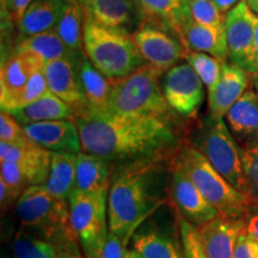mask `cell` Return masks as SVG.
<instances>
[{
	"instance_id": "cell-1",
	"label": "cell",
	"mask_w": 258,
	"mask_h": 258,
	"mask_svg": "<svg viewBox=\"0 0 258 258\" xmlns=\"http://www.w3.org/2000/svg\"><path fill=\"white\" fill-rule=\"evenodd\" d=\"M82 152L110 163L167 157L179 146L176 122L152 116L124 115L88 106L76 112Z\"/></svg>"
},
{
	"instance_id": "cell-2",
	"label": "cell",
	"mask_w": 258,
	"mask_h": 258,
	"mask_svg": "<svg viewBox=\"0 0 258 258\" xmlns=\"http://www.w3.org/2000/svg\"><path fill=\"white\" fill-rule=\"evenodd\" d=\"M172 156L115 164L108 195L109 230L132 239L139 226L164 202L160 176L163 163Z\"/></svg>"
},
{
	"instance_id": "cell-3",
	"label": "cell",
	"mask_w": 258,
	"mask_h": 258,
	"mask_svg": "<svg viewBox=\"0 0 258 258\" xmlns=\"http://www.w3.org/2000/svg\"><path fill=\"white\" fill-rule=\"evenodd\" d=\"M172 165L191 180L219 215L246 219L252 208L247 196L232 186L191 144L180 143L172 156Z\"/></svg>"
},
{
	"instance_id": "cell-4",
	"label": "cell",
	"mask_w": 258,
	"mask_h": 258,
	"mask_svg": "<svg viewBox=\"0 0 258 258\" xmlns=\"http://www.w3.org/2000/svg\"><path fill=\"white\" fill-rule=\"evenodd\" d=\"M83 50L90 62L112 82L125 78L147 63L132 32L102 27L90 21L84 23Z\"/></svg>"
},
{
	"instance_id": "cell-5",
	"label": "cell",
	"mask_w": 258,
	"mask_h": 258,
	"mask_svg": "<svg viewBox=\"0 0 258 258\" xmlns=\"http://www.w3.org/2000/svg\"><path fill=\"white\" fill-rule=\"evenodd\" d=\"M164 73L152 64L145 63L125 78L114 80L108 110L176 122L177 114L167 103L160 84Z\"/></svg>"
},
{
	"instance_id": "cell-6",
	"label": "cell",
	"mask_w": 258,
	"mask_h": 258,
	"mask_svg": "<svg viewBox=\"0 0 258 258\" xmlns=\"http://www.w3.org/2000/svg\"><path fill=\"white\" fill-rule=\"evenodd\" d=\"M189 143L232 186L246 192L239 146L224 118H214L208 114L194 128Z\"/></svg>"
},
{
	"instance_id": "cell-7",
	"label": "cell",
	"mask_w": 258,
	"mask_h": 258,
	"mask_svg": "<svg viewBox=\"0 0 258 258\" xmlns=\"http://www.w3.org/2000/svg\"><path fill=\"white\" fill-rule=\"evenodd\" d=\"M108 192H83L73 189L69 201L71 224L85 258H98L108 237Z\"/></svg>"
},
{
	"instance_id": "cell-8",
	"label": "cell",
	"mask_w": 258,
	"mask_h": 258,
	"mask_svg": "<svg viewBox=\"0 0 258 258\" xmlns=\"http://www.w3.org/2000/svg\"><path fill=\"white\" fill-rule=\"evenodd\" d=\"M16 212L22 227L30 230L51 233L73 228L69 201L50 194L44 185L29 186L19 196Z\"/></svg>"
},
{
	"instance_id": "cell-9",
	"label": "cell",
	"mask_w": 258,
	"mask_h": 258,
	"mask_svg": "<svg viewBox=\"0 0 258 258\" xmlns=\"http://www.w3.org/2000/svg\"><path fill=\"white\" fill-rule=\"evenodd\" d=\"M73 228L46 233L21 227L12 240L14 258H85Z\"/></svg>"
},
{
	"instance_id": "cell-10",
	"label": "cell",
	"mask_w": 258,
	"mask_h": 258,
	"mask_svg": "<svg viewBox=\"0 0 258 258\" xmlns=\"http://www.w3.org/2000/svg\"><path fill=\"white\" fill-rule=\"evenodd\" d=\"M132 35L145 61L164 72L178 64L188 54L178 35L166 25L144 21Z\"/></svg>"
},
{
	"instance_id": "cell-11",
	"label": "cell",
	"mask_w": 258,
	"mask_h": 258,
	"mask_svg": "<svg viewBox=\"0 0 258 258\" xmlns=\"http://www.w3.org/2000/svg\"><path fill=\"white\" fill-rule=\"evenodd\" d=\"M225 30L230 62L241 67L252 76L256 15L246 0H240L239 4L226 14Z\"/></svg>"
},
{
	"instance_id": "cell-12",
	"label": "cell",
	"mask_w": 258,
	"mask_h": 258,
	"mask_svg": "<svg viewBox=\"0 0 258 258\" xmlns=\"http://www.w3.org/2000/svg\"><path fill=\"white\" fill-rule=\"evenodd\" d=\"M161 86L171 109L183 117L195 115L205 101V85L188 62L166 71Z\"/></svg>"
},
{
	"instance_id": "cell-13",
	"label": "cell",
	"mask_w": 258,
	"mask_h": 258,
	"mask_svg": "<svg viewBox=\"0 0 258 258\" xmlns=\"http://www.w3.org/2000/svg\"><path fill=\"white\" fill-rule=\"evenodd\" d=\"M46 61L31 53H15L6 59L0 71V106L11 112L19 106L21 96L31 74L43 69Z\"/></svg>"
},
{
	"instance_id": "cell-14",
	"label": "cell",
	"mask_w": 258,
	"mask_h": 258,
	"mask_svg": "<svg viewBox=\"0 0 258 258\" xmlns=\"http://www.w3.org/2000/svg\"><path fill=\"white\" fill-rule=\"evenodd\" d=\"M78 3L85 21L102 27L132 32V29L137 30L144 22L138 0H78Z\"/></svg>"
},
{
	"instance_id": "cell-15",
	"label": "cell",
	"mask_w": 258,
	"mask_h": 258,
	"mask_svg": "<svg viewBox=\"0 0 258 258\" xmlns=\"http://www.w3.org/2000/svg\"><path fill=\"white\" fill-rule=\"evenodd\" d=\"M171 198L176 211L195 226H201L218 217V212L201 191L176 166L171 159Z\"/></svg>"
},
{
	"instance_id": "cell-16",
	"label": "cell",
	"mask_w": 258,
	"mask_h": 258,
	"mask_svg": "<svg viewBox=\"0 0 258 258\" xmlns=\"http://www.w3.org/2000/svg\"><path fill=\"white\" fill-rule=\"evenodd\" d=\"M25 134L50 152L73 153L82 152L79 131L73 120H57L37 122L23 125Z\"/></svg>"
},
{
	"instance_id": "cell-17",
	"label": "cell",
	"mask_w": 258,
	"mask_h": 258,
	"mask_svg": "<svg viewBox=\"0 0 258 258\" xmlns=\"http://www.w3.org/2000/svg\"><path fill=\"white\" fill-rule=\"evenodd\" d=\"M246 219H231L218 215L213 220L196 226L208 258H233L239 235L245 231Z\"/></svg>"
},
{
	"instance_id": "cell-18",
	"label": "cell",
	"mask_w": 258,
	"mask_h": 258,
	"mask_svg": "<svg viewBox=\"0 0 258 258\" xmlns=\"http://www.w3.org/2000/svg\"><path fill=\"white\" fill-rule=\"evenodd\" d=\"M53 152L46 150L30 139L22 143L0 141V161H12L28 171L31 185L46 184L50 172Z\"/></svg>"
},
{
	"instance_id": "cell-19",
	"label": "cell",
	"mask_w": 258,
	"mask_h": 258,
	"mask_svg": "<svg viewBox=\"0 0 258 258\" xmlns=\"http://www.w3.org/2000/svg\"><path fill=\"white\" fill-rule=\"evenodd\" d=\"M251 74L237 64L225 61L217 88L208 95L209 115L214 118H225L234 103L250 86Z\"/></svg>"
},
{
	"instance_id": "cell-20",
	"label": "cell",
	"mask_w": 258,
	"mask_h": 258,
	"mask_svg": "<svg viewBox=\"0 0 258 258\" xmlns=\"http://www.w3.org/2000/svg\"><path fill=\"white\" fill-rule=\"evenodd\" d=\"M78 62L70 59L51 60L44 63L43 69L50 92L72 105L77 111L86 106L79 78Z\"/></svg>"
},
{
	"instance_id": "cell-21",
	"label": "cell",
	"mask_w": 258,
	"mask_h": 258,
	"mask_svg": "<svg viewBox=\"0 0 258 258\" xmlns=\"http://www.w3.org/2000/svg\"><path fill=\"white\" fill-rule=\"evenodd\" d=\"M177 34L188 53L189 51H200V53H206L218 57L222 61H226L228 57L227 38H226L225 29L218 30V29L207 27V25L199 24L190 17L189 8L188 12L180 19Z\"/></svg>"
},
{
	"instance_id": "cell-22",
	"label": "cell",
	"mask_w": 258,
	"mask_h": 258,
	"mask_svg": "<svg viewBox=\"0 0 258 258\" xmlns=\"http://www.w3.org/2000/svg\"><path fill=\"white\" fill-rule=\"evenodd\" d=\"M225 120L239 147L249 146L258 141V93L256 89L249 86L230 109Z\"/></svg>"
},
{
	"instance_id": "cell-23",
	"label": "cell",
	"mask_w": 258,
	"mask_h": 258,
	"mask_svg": "<svg viewBox=\"0 0 258 258\" xmlns=\"http://www.w3.org/2000/svg\"><path fill=\"white\" fill-rule=\"evenodd\" d=\"M112 163L85 152L77 154L74 189L83 192H109Z\"/></svg>"
},
{
	"instance_id": "cell-24",
	"label": "cell",
	"mask_w": 258,
	"mask_h": 258,
	"mask_svg": "<svg viewBox=\"0 0 258 258\" xmlns=\"http://www.w3.org/2000/svg\"><path fill=\"white\" fill-rule=\"evenodd\" d=\"M132 244L143 258H184L180 238L165 230L145 228L135 232Z\"/></svg>"
},
{
	"instance_id": "cell-25",
	"label": "cell",
	"mask_w": 258,
	"mask_h": 258,
	"mask_svg": "<svg viewBox=\"0 0 258 258\" xmlns=\"http://www.w3.org/2000/svg\"><path fill=\"white\" fill-rule=\"evenodd\" d=\"M67 6L62 0H34L17 25L21 38L55 28Z\"/></svg>"
},
{
	"instance_id": "cell-26",
	"label": "cell",
	"mask_w": 258,
	"mask_h": 258,
	"mask_svg": "<svg viewBox=\"0 0 258 258\" xmlns=\"http://www.w3.org/2000/svg\"><path fill=\"white\" fill-rule=\"evenodd\" d=\"M77 110L69 103L63 102L53 93L44 96L38 101L11 111V114L22 125L37 122L73 120Z\"/></svg>"
},
{
	"instance_id": "cell-27",
	"label": "cell",
	"mask_w": 258,
	"mask_h": 258,
	"mask_svg": "<svg viewBox=\"0 0 258 258\" xmlns=\"http://www.w3.org/2000/svg\"><path fill=\"white\" fill-rule=\"evenodd\" d=\"M15 53H31L40 56L44 61L57 59H70L79 61L84 53H77L71 49L61 40L55 29H50L41 34L21 38L16 46Z\"/></svg>"
},
{
	"instance_id": "cell-28",
	"label": "cell",
	"mask_w": 258,
	"mask_h": 258,
	"mask_svg": "<svg viewBox=\"0 0 258 258\" xmlns=\"http://www.w3.org/2000/svg\"><path fill=\"white\" fill-rule=\"evenodd\" d=\"M78 72L82 89L86 99V106L95 110H108L110 101L112 80L102 74L85 54L78 62Z\"/></svg>"
},
{
	"instance_id": "cell-29",
	"label": "cell",
	"mask_w": 258,
	"mask_h": 258,
	"mask_svg": "<svg viewBox=\"0 0 258 258\" xmlns=\"http://www.w3.org/2000/svg\"><path fill=\"white\" fill-rule=\"evenodd\" d=\"M77 154L53 152L50 172L44 188L57 198L69 199L76 182Z\"/></svg>"
},
{
	"instance_id": "cell-30",
	"label": "cell",
	"mask_w": 258,
	"mask_h": 258,
	"mask_svg": "<svg viewBox=\"0 0 258 258\" xmlns=\"http://www.w3.org/2000/svg\"><path fill=\"white\" fill-rule=\"evenodd\" d=\"M138 3L144 21L166 25L176 34L180 19L188 11V5L183 0H138Z\"/></svg>"
},
{
	"instance_id": "cell-31",
	"label": "cell",
	"mask_w": 258,
	"mask_h": 258,
	"mask_svg": "<svg viewBox=\"0 0 258 258\" xmlns=\"http://www.w3.org/2000/svg\"><path fill=\"white\" fill-rule=\"evenodd\" d=\"M84 23L85 18H84L83 10L79 3H77V4H69L60 22L54 28L61 40L77 53H84Z\"/></svg>"
},
{
	"instance_id": "cell-32",
	"label": "cell",
	"mask_w": 258,
	"mask_h": 258,
	"mask_svg": "<svg viewBox=\"0 0 258 258\" xmlns=\"http://www.w3.org/2000/svg\"><path fill=\"white\" fill-rule=\"evenodd\" d=\"M185 59L186 62L198 73L203 85L207 88V93L212 92L217 88L221 77L222 63L225 61L209 55V54L200 53V51H189Z\"/></svg>"
},
{
	"instance_id": "cell-33",
	"label": "cell",
	"mask_w": 258,
	"mask_h": 258,
	"mask_svg": "<svg viewBox=\"0 0 258 258\" xmlns=\"http://www.w3.org/2000/svg\"><path fill=\"white\" fill-rule=\"evenodd\" d=\"M239 152L246 179L245 195L252 207H258V141L249 146L239 147Z\"/></svg>"
},
{
	"instance_id": "cell-34",
	"label": "cell",
	"mask_w": 258,
	"mask_h": 258,
	"mask_svg": "<svg viewBox=\"0 0 258 258\" xmlns=\"http://www.w3.org/2000/svg\"><path fill=\"white\" fill-rule=\"evenodd\" d=\"M189 14L199 24L224 30L226 15L222 14L212 0H190Z\"/></svg>"
},
{
	"instance_id": "cell-35",
	"label": "cell",
	"mask_w": 258,
	"mask_h": 258,
	"mask_svg": "<svg viewBox=\"0 0 258 258\" xmlns=\"http://www.w3.org/2000/svg\"><path fill=\"white\" fill-rule=\"evenodd\" d=\"M177 222H178L179 238L184 258H208L200 239L198 227L191 222L186 221L178 212H177Z\"/></svg>"
},
{
	"instance_id": "cell-36",
	"label": "cell",
	"mask_w": 258,
	"mask_h": 258,
	"mask_svg": "<svg viewBox=\"0 0 258 258\" xmlns=\"http://www.w3.org/2000/svg\"><path fill=\"white\" fill-rule=\"evenodd\" d=\"M0 169H2L0 179L4 180L18 195H22L29 186H31L28 171L19 164L12 161H2Z\"/></svg>"
},
{
	"instance_id": "cell-37",
	"label": "cell",
	"mask_w": 258,
	"mask_h": 258,
	"mask_svg": "<svg viewBox=\"0 0 258 258\" xmlns=\"http://www.w3.org/2000/svg\"><path fill=\"white\" fill-rule=\"evenodd\" d=\"M43 69L37 70L36 72L31 74L30 79H29L27 86H25L24 91L21 96V101H19L18 108H22V106L36 102L38 99L43 98L44 96L49 95L50 93V90H49V86H48Z\"/></svg>"
},
{
	"instance_id": "cell-38",
	"label": "cell",
	"mask_w": 258,
	"mask_h": 258,
	"mask_svg": "<svg viewBox=\"0 0 258 258\" xmlns=\"http://www.w3.org/2000/svg\"><path fill=\"white\" fill-rule=\"evenodd\" d=\"M23 125L8 111H2L0 114V141L3 143H22L27 140Z\"/></svg>"
},
{
	"instance_id": "cell-39",
	"label": "cell",
	"mask_w": 258,
	"mask_h": 258,
	"mask_svg": "<svg viewBox=\"0 0 258 258\" xmlns=\"http://www.w3.org/2000/svg\"><path fill=\"white\" fill-rule=\"evenodd\" d=\"M127 239L109 231L106 241L98 258H124L127 253Z\"/></svg>"
},
{
	"instance_id": "cell-40",
	"label": "cell",
	"mask_w": 258,
	"mask_h": 258,
	"mask_svg": "<svg viewBox=\"0 0 258 258\" xmlns=\"http://www.w3.org/2000/svg\"><path fill=\"white\" fill-rule=\"evenodd\" d=\"M233 258H258V241L243 232L235 244Z\"/></svg>"
},
{
	"instance_id": "cell-41",
	"label": "cell",
	"mask_w": 258,
	"mask_h": 258,
	"mask_svg": "<svg viewBox=\"0 0 258 258\" xmlns=\"http://www.w3.org/2000/svg\"><path fill=\"white\" fill-rule=\"evenodd\" d=\"M34 0H9L8 3V14L14 24L18 25L21 23L22 18Z\"/></svg>"
},
{
	"instance_id": "cell-42",
	"label": "cell",
	"mask_w": 258,
	"mask_h": 258,
	"mask_svg": "<svg viewBox=\"0 0 258 258\" xmlns=\"http://www.w3.org/2000/svg\"><path fill=\"white\" fill-rule=\"evenodd\" d=\"M19 196L21 195L10 188L4 180L0 179V205H2L3 213L8 212L15 205V202L17 203Z\"/></svg>"
},
{
	"instance_id": "cell-43",
	"label": "cell",
	"mask_w": 258,
	"mask_h": 258,
	"mask_svg": "<svg viewBox=\"0 0 258 258\" xmlns=\"http://www.w3.org/2000/svg\"><path fill=\"white\" fill-rule=\"evenodd\" d=\"M244 232L253 240L258 241V207H252L247 214Z\"/></svg>"
},
{
	"instance_id": "cell-44",
	"label": "cell",
	"mask_w": 258,
	"mask_h": 258,
	"mask_svg": "<svg viewBox=\"0 0 258 258\" xmlns=\"http://www.w3.org/2000/svg\"><path fill=\"white\" fill-rule=\"evenodd\" d=\"M212 2L217 5V8L220 10L222 14L226 15L227 12H230L234 6L239 4L240 0H212Z\"/></svg>"
},
{
	"instance_id": "cell-45",
	"label": "cell",
	"mask_w": 258,
	"mask_h": 258,
	"mask_svg": "<svg viewBox=\"0 0 258 258\" xmlns=\"http://www.w3.org/2000/svg\"><path fill=\"white\" fill-rule=\"evenodd\" d=\"M258 78V17L256 16V35H254V55H253V73Z\"/></svg>"
},
{
	"instance_id": "cell-46",
	"label": "cell",
	"mask_w": 258,
	"mask_h": 258,
	"mask_svg": "<svg viewBox=\"0 0 258 258\" xmlns=\"http://www.w3.org/2000/svg\"><path fill=\"white\" fill-rule=\"evenodd\" d=\"M247 4H249L250 9L252 10V12L258 17V2L257 0H246Z\"/></svg>"
},
{
	"instance_id": "cell-47",
	"label": "cell",
	"mask_w": 258,
	"mask_h": 258,
	"mask_svg": "<svg viewBox=\"0 0 258 258\" xmlns=\"http://www.w3.org/2000/svg\"><path fill=\"white\" fill-rule=\"evenodd\" d=\"M124 258H143V257H141L140 254L133 249V250H127V253H125Z\"/></svg>"
},
{
	"instance_id": "cell-48",
	"label": "cell",
	"mask_w": 258,
	"mask_h": 258,
	"mask_svg": "<svg viewBox=\"0 0 258 258\" xmlns=\"http://www.w3.org/2000/svg\"><path fill=\"white\" fill-rule=\"evenodd\" d=\"M62 2L66 3V4H77L78 0H62Z\"/></svg>"
},
{
	"instance_id": "cell-49",
	"label": "cell",
	"mask_w": 258,
	"mask_h": 258,
	"mask_svg": "<svg viewBox=\"0 0 258 258\" xmlns=\"http://www.w3.org/2000/svg\"><path fill=\"white\" fill-rule=\"evenodd\" d=\"M2 258H12V257L10 256L9 252H6V251H3V253H2Z\"/></svg>"
},
{
	"instance_id": "cell-50",
	"label": "cell",
	"mask_w": 258,
	"mask_h": 258,
	"mask_svg": "<svg viewBox=\"0 0 258 258\" xmlns=\"http://www.w3.org/2000/svg\"><path fill=\"white\" fill-rule=\"evenodd\" d=\"M254 89H256V91L258 93V78L254 79Z\"/></svg>"
},
{
	"instance_id": "cell-51",
	"label": "cell",
	"mask_w": 258,
	"mask_h": 258,
	"mask_svg": "<svg viewBox=\"0 0 258 258\" xmlns=\"http://www.w3.org/2000/svg\"><path fill=\"white\" fill-rule=\"evenodd\" d=\"M183 2H184V3H185V4H186V5H188V4H189V2H190V0H183Z\"/></svg>"
},
{
	"instance_id": "cell-52",
	"label": "cell",
	"mask_w": 258,
	"mask_h": 258,
	"mask_svg": "<svg viewBox=\"0 0 258 258\" xmlns=\"http://www.w3.org/2000/svg\"><path fill=\"white\" fill-rule=\"evenodd\" d=\"M257 2H258V0H257Z\"/></svg>"
}]
</instances>
